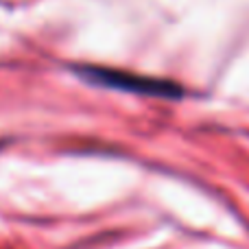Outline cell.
<instances>
[{
    "label": "cell",
    "instance_id": "1",
    "mask_svg": "<svg viewBox=\"0 0 249 249\" xmlns=\"http://www.w3.org/2000/svg\"><path fill=\"white\" fill-rule=\"evenodd\" d=\"M86 81L94 83L101 88H114V90H129V92H164L166 94V88H160L162 83L149 81V79H140V77H131L127 72H118V70H109V68H94V66H86V68L79 70Z\"/></svg>",
    "mask_w": 249,
    "mask_h": 249
}]
</instances>
